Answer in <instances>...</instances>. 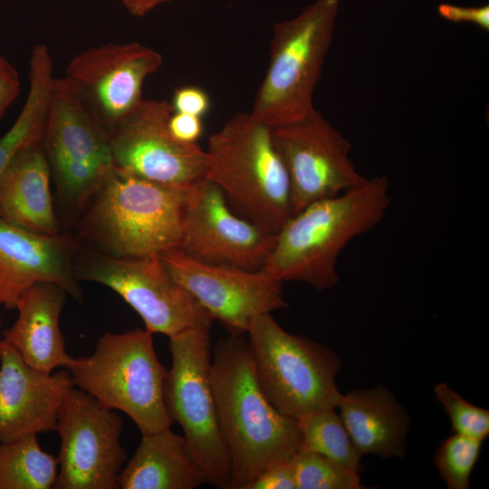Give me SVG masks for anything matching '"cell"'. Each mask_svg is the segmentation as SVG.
Listing matches in <instances>:
<instances>
[{
    "mask_svg": "<svg viewBox=\"0 0 489 489\" xmlns=\"http://www.w3.org/2000/svg\"><path fill=\"white\" fill-rule=\"evenodd\" d=\"M439 15L453 23L474 24L484 31L489 30V5L463 6L441 3L437 7Z\"/></svg>",
    "mask_w": 489,
    "mask_h": 489,
    "instance_id": "obj_30",
    "label": "cell"
},
{
    "mask_svg": "<svg viewBox=\"0 0 489 489\" xmlns=\"http://www.w3.org/2000/svg\"><path fill=\"white\" fill-rule=\"evenodd\" d=\"M169 274L188 291L230 335L248 332L254 319L285 308L283 283L262 270L202 264L179 248L158 254Z\"/></svg>",
    "mask_w": 489,
    "mask_h": 489,
    "instance_id": "obj_15",
    "label": "cell"
},
{
    "mask_svg": "<svg viewBox=\"0 0 489 489\" xmlns=\"http://www.w3.org/2000/svg\"><path fill=\"white\" fill-rule=\"evenodd\" d=\"M175 112L205 115L210 107L208 95L195 86H185L175 91L170 102Z\"/></svg>",
    "mask_w": 489,
    "mask_h": 489,
    "instance_id": "obj_31",
    "label": "cell"
},
{
    "mask_svg": "<svg viewBox=\"0 0 489 489\" xmlns=\"http://www.w3.org/2000/svg\"><path fill=\"white\" fill-rule=\"evenodd\" d=\"M297 489H361L359 473L318 453L300 448L291 458Z\"/></svg>",
    "mask_w": 489,
    "mask_h": 489,
    "instance_id": "obj_26",
    "label": "cell"
},
{
    "mask_svg": "<svg viewBox=\"0 0 489 489\" xmlns=\"http://www.w3.org/2000/svg\"><path fill=\"white\" fill-rule=\"evenodd\" d=\"M275 235L236 214L218 186L206 177L189 187L178 248L190 259L259 271Z\"/></svg>",
    "mask_w": 489,
    "mask_h": 489,
    "instance_id": "obj_14",
    "label": "cell"
},
{
    "mask_svg": "<svg viewBox=\"0 0 489 489\" xmlns=\"http://www.w3.org/2000/svg\"><path fill=\"white\" fill-rule=\"evenodd\" d=\"M42 142L23 150L0 177V218L40 235L61 233Z\"/></svg>",
    "mask_w": 489,
    "mask_h": 489,
    "instance_id": "obj_20",
    "label": "cell"
},
{
    "mask_svg": "<svg viewBox=\"0 0 489 489\" xmlns=\"http://www.w3.org/2000/svg\"><path fill=\"white\" fill-rule=\"evenodd\" d=\"M73 388L68 369L39 371L0 340V443L54 430L62 406Z\"/></svg>",
    "mask_w": 489,
    "mask_h": 489,
    "instance_id": "obj_18",
    "label": "cell"
},
{
    "mask_svg": "<svg viewBox=\"0 0 489 489\" xmlns=\"http://www.w3.org/2000/svg\"><path fill=\"white\" fill-rule=\"evenodd\" d=\"M42 146L59 202L80 215L114 170L109 130L78 86L55 78Z\"/></svg>",
    "mask_w": 489,
    "mask_h": 489,
    "instance_id": "obj_8",
    "label": "cell"
},
{
    "mask_svg": "<svg viewBox=\"0 0 489 489\" xmlns=\"http://www.w3.org/2000/svg\"><path fill=\"white\" fill-rule=\"evenodd\" d=\"M54 430L60 437L56 489H118L127 459L121 417L85 391L67 395Z\"/></svg>",
    "mask_w": 489,
    "mask_h": 489,
    "instance_id": "obj_11",
    "label": "cell"
},
{
    "mask_svg": "<svg viewBox=\"0 0 489 489\" xmlns=\"http://www.w3.org/2000/svg\"><path fill=\"white\" fill-rule=\"evenodd\" d=\"M302 435L300 448L322 455L339 465L363 471V456L352 442L335 408L318 410L298 419Z\"/></svg>",
    "mask_w": 489,
    "mask_h": 489,
    "instance_id": "obj_25",
    "label": "cell"
},
{
    "mask_svg": "<svg viewBox=\"0 0 489 489\" xmlns=\"http://www.w3.org/2000/svg\"><path fill=\"white\" fill-rule=\"evenodd\" d=\"M68 370L75 387L105 408L127 414L141 435L173 425L164 402L167 369L157 356L152 333L146 329L103 334L94 351L73 358Z\"/></svg>",
    "mask_w": 489,
    "mask_h": 489,
    "instance_id": "obj_6",
    "label": "cell"
},
{
    "mask_svg": "<svg viewBox=\"0 0 489 489\" xmlns=\"http://www.w3.org/2000/svg\"><path fill=\"white\" fill-rule=\"evenodd\" d=\"M67 294L55 283L33 286L17 302L16 321L4 331L3 340L19 352L25 363L39 371L69 369L73 360L65 350L59 324Z\"/></svg>",
    "mask_w": 489,
    "mask_h": 489,
    "instance_id": "obj_19",
    "label": "cell"
},
{
    "mask_svg": "<svg viewBox=\"0 0 489 489\" xmlns=\"http://www.w3.org/2000/svg\"><path fill=\"white\" fill-rule=\"evenodd\" d=\"M273 133L289 177L292 215L366 180L350 158L349 140L317 110Z\"/></svg>",
    "mask_w": 489,
    "mask_h": 489,
    "instance_id": "obj_13",
    "label": "cell"
},
{
    "mask_svg": "<svg viewBox=\"0 0 489 489\" xmlns=\"http://www.w3.org/2000/svg\"><path fill=\"white\" fill-rule=\"evenodd\" d=\"M436 400L448 415L454 433L484 440L489 435V411L476 407L452 389L446 383L434 387Z\"/></svg>",
    "mask_w": 489,
    "mask_h": 489,
    "instance_id": "obj_28",
    "label": "cell"
},
{
    "mask_svg": "<svg viewBox=\"0 0 489 489\" xmlns=\"http://www.w3.org/2000/svg\"><path fill=\"white\" fill-rule=\"evenodd\" d=\"M1 325H2V320H1V315H0V328H1Z\"/></svg>",
    "mask_w": 489,
    "mask_h": 489,
    "instance_id": "obj_35",
    "label": "cell"
},
{
    "mask_svg": "<svg viewBox=\"0 0 489 489\" xmlns=\"http://www.w3.org/2000/svg\"><path fill=\"white\" fill-rule=\"evenodd\" d=\"M73 270L78 281L105 285L140 316L145 329L168 338L214 319L168 272L158 254L114 256L80 243Z\"/></svg>",
    "mask_w": 489,
    "mask_h": 489,
    "instance_id": "obj_10",
    "label": "cell"
},
{
    "mask_svg": "<svg viewBox=\"0 0 489 489\" xmlns=\"http://www.w3.org/2000/svg\"><path fill=\"white\" fill-rule=\"evenodd\" d=\"M209 331L193 328L169 337L171 367L165 377L164 402L170 420L181 427L206 483L228 489L231 463L210 379Z\"/></svg>",
    "mask_w": 489,
    "mask_h": 489,
    "instance_id": "obj_9",
    "label": "cell"
},
{
    "mask_svg": "<svg viewBox=\"0 0 489 489\" xmlns=\"http://www.w3.org/2000/svg\"><path fill=\"white\" fill-rule=\"evenodd\" d=\"M19 73L13 64L0 54V118L20 93Z\"/></svg>",
    "mask_w": 489,
    "mask_h": 489,
    "instance_id": "obj_33",
    "label": "cell"
},
{
    "mask_svg": "<svg viewBox=\"0 0 489 489\" xmlns=\"http://www.w3.org/2000/svg\"><path fill=\"white\" fill-rule=\"evenodd\" d=\"M171 135L184 143H197L203 132L202 119L199 116L175 112L168 120Z\"/></svg>",
    "mask_w": 489,
    "mask_h": 489,
    "instance_id": "obj_32",
    "label": "cell"
},
{
    "mask_svg": "<svg viewBox=\"0 0 489 489\" xmlns=\"http://www.w3.org/2000/svg\"><path fill=\"white\" fill-rule=\"evenodd\" d=\"M58 468L35 435L0 443V489L53 488Z\"/></svg>",
    "mask_w": 489,
    "mask_h": 489,
    "instance_id": "obj_24",
    "label": "cell"
},
{
    "mask_svg": "<svg viewBox=\"0 0 489 489\" xmlns=\"http://www.w3.org/2000/svg\"><path fill=\"white\" fill-rule=\"evenodd\" d=\"M189 187L156 183L114 168L82 212L78 234L114 256L178 248Z\"/></svg>",
    "mask_w": 489,
    "mask_h": 489,
    "instance_id": "obj_4",
    "label": "cell"
},
{
    "mask_svg": "<svg viewBox=\"0 0 489 489\" xmlns=\"http://www.w3.org/2000/svg\"><path fill=\"white\" fill-rule=\"evenodd\" d=\"M340 417L359 452L381 458L404 457L409 417L386 387L377 385L340 395Z\"/></svg>",
    "mask_w": 489,
    "mask_h": 489,
    "instance_id": "obj_21",
    "label": "cell"
},
{
    "mask_svg": "<svg viewBox=\"0 0 489 489\" xmlns=\"http://www.w3.org/2000/svg\"><path fill=\"white\" fill-rule=\"evenodd\" d=\"M482 444L483 440L457 433L442 441L434 454V464L447 488H470V477Z\"/></svg>",
    "mask_w": 489,
    "mask_h": 489,
    "instance_id": "obj_27",
    "label": "cell"
},
{
    "mask_svg": "<svg viewBox=\"0 0 489 489\" xmlns=\"http://www.w3.org/2000/svg\"><path fill=\"white\" fill-rule=\"evenodd\" d=\"M245 489H297L290 459L277 462L253 480Z\"/></svg>",
    "mask_w": 489,
    "mask_h": 489,
    "instance_id": "obj_29",
    "label": "cell"
},
{
    "mask_svg": "<svg viewBox=\"0 0 489 489\" xmlns=\"http://www.w3.org/2000/svg\"><path fill=\"white\" fill-rule=\"evenodd\" d=\"M79 246L78 239L68 234H35L0 218V305L15 309L21 296L41 283L60 285L82 302L73 270Z\"/></svg>",
    "mask_w": 489,
    "mask_h": 489,
    "instance_id": "obj_17",
    "label": "cell"
},
{
    "mask_svg": "<svg viewBox=\"0 0 489 489\" xmlns=\"http://www.w3.org/2000/svg\"><path fill=\"white\" fill-rule=\"evenodd\" d=\"M162 64L158 52L139 43H107L76 54L64 76L78 86L109 130L141 103L145 80Z\"/></svg>",
    "mask_w": 489,
    "mask_h": 489,
    "instance_id": "obj_16",
    "label": "cell"
},
{
    "mask_svg": "<svg viewBox=\"0 0 489 489\" xmlns=\"http://www.w3.org/2000/svg\"><path fill=\"white\" fill-rule=\"evenodd\" d=\"M133 16L143 17L161 4L171 0H119Z\"/></svg>",
    "mask_w": 489,
    "mask_h": 489,
    "instance_id": "obj_34",
    "label": "cell"
},
{
    "mask_svg": "<svg viewBox=\"0 0 489 489\" xmlns=\"http://www.w3.org/2000/svg\"><path fill=\"white\" fill-rule=\"evenodd\" d=\"M205 483L184 436L170 428L142 435L118 478L120 489H196Z\"/></svg>",
    "mask_w": 489,
    "mask_h": 489,
    "instance_id": "obj_22",
    "label": "cell"
},
{
    "mask_svg": "<svg viewBox=\"0 0 489 489\" xmlns=\"http://www.w3.org/2000/svg\"><path fill=\"white\" fill-rule=\"evenodd\" d=\"M170 102L143 99L109 129L114 168L159 184L191 187L206 177V154L197 143L176 139L168 129Z\"/></svg>",
    "mask_w": 489,
    "mask_h": 489,
    "instance_id": "obj_12",
    "label": "cell"
},
{
    "mask_svg": "<svg viewBox=\"0 0 489 489\" xmlns=\"http://www.w3.org/2000/svg\"><path fill=\"white\" fill-rule=\"evenodd\" d=\"M247 334L258 384L280 413L298 420L337 407L341 393L336 376L341 360L331 348L291 334L271 313L256 316Z\"/></svg>",
    "mask_w": 489,
    "mask_h": 489,
    "instance_id": "obj_7",
    "label": "cell"
},
{
    "mask_svg": "<svg viewBox=\"0 0 489 489\" xmlns=\"http://www.w3.org/2000/svg\"><path fill=\"white\" fill-rule=\"evenodd\" d=\"M210 379L230 456L228 489H245L266 468L300 449L298 420L280 413L265 398L243 336L218 340L211 351Z\"/></svg>",
    "mask_w": 489,
    "mask_h": 489,
    "instance_id": "obj_1",
    "label": "cell"
},
{
    "mask_svg": "<svg viewBox=\"0 0 489 489\" xmlns=\"http://www.w3.org/2000/svg\"><path fill=\"white\" fill-rule=\"evenodd\" d=\"M339 0H315L273 28L267 72L250 112L274 129L306 116L331 46Z\"/></svg>",
    "mask_w": 489,
    "mask_h": 489,
    "instance_id": "obj_5",
    "label": "cell"
},
{
    "mask_svg": "<svg viewBox=\"0 0 489 489\" xmlns=\"http://www.w3.org/2000/svg\"><path fill=\"white\" fill-rule=\"evenodd\" d=\"M206 177L235 212L277 234L292 216L288 173L273 128L249 112L234 114L208 139Z\"/></svg>",
    "mask_w": 489,
    "mask_h": 489,
    "instance_id": "obj_3",
    "label": "cell"
},
{
    "mask_svg": "<svg viewBox=\"0 0 489 489\" xmlns=\"http://www.w3.org/2000/svg\"><path fill=\"white\" fill-rule=\"evenodd\" d=\"M390 204L388 177L375 176L308 205L276 234L261 270L280 283L301 282L318 291L335 287L341 252L355 237L375 228Z\"/></svg>",
    "mask_w": 489,
    "mask_h": 489,
    "instance_id": "obj_2",
    "label": "cell"
},
{
    "mask_svg": "<svg viewBox=\"0 0 489 489\" xmlns=\"http://www.w3.org/2000/svg\"><path fill=\"white\" fill-rule=\"evenodd\" d=\"M29 66L26 101L13 126L0 139V177L23 150L43 141L56 78L53 61L45 44L38 43L33 47Z\"/></svg>",
    "mask_w": 489,
    "mask_h": 489,
    "instance_id": "obj_23",
    "label": "cell"
}]
</instances>
